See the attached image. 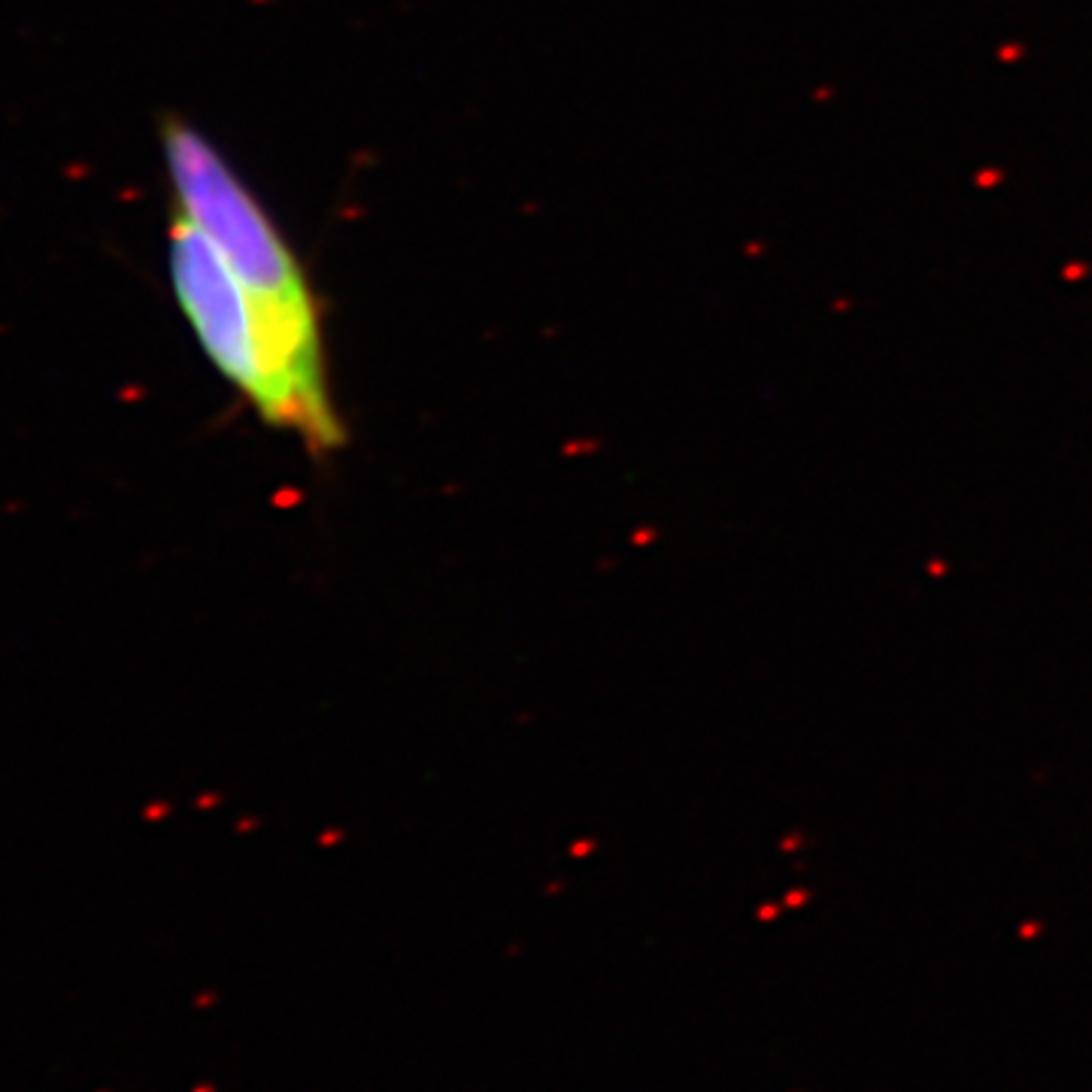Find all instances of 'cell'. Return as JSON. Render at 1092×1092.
<instances>
[{"label": "cell", "instance_id": "6da1fadb", "mask_svg": "<svg viewBox=\"0 0 1092 1092\" xmlns=\"http://www.w3.org/2000/svg\"><path fill=\"white\" fill-rule=\"evenodd\" d=\"M161 149L180 210L218 246L255 307L288 401V434L310 455H331L346 429L331 398L313 283L231 161L182 119L161 124Z\"/></svg>", "mask_w": 1092, "mask_h": 1092}, {"label": "cell", "instance_id": "7a4b0ae2", "mask_svg": "<svg viewBox=\"0 0 1092 1092\" xmlns=\"http://www.w3.org/2000/svg\"><path fill=\"white\" fill-rule=\"evenodd\" d=\"M170 286L197 346L258 419L288 434V401L274 352L241 279L185 213L170 222Z\"/></svg>", "mask_w": 1092, "mask_h": 1092}]
</instances>
